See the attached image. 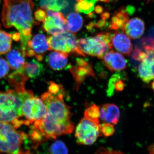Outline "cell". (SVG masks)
<instances>
[{
    "label": "cell",
    "instance_id": "obj_1",
    "mask_svg": "<svg viewBox=\"0 0 154 154\" xmlns=\"http://www.w3.org/2000/svg\"><path fill=\"white\" fill-rule=\"evenodd\" d=\"M33 0H4L2 22L6 28L15 27L21 36V49L24 56L27 43L31 38L33 25L39 23L33 17Z\"/></svg>",
    "mask_w": 154,
    "mask_h": 154
},
{
    "label": "cell",
    "instance_id": "obj_2",
    "mask_svg": "<svg viewBox=\"0 0 154 154\" xmlns=\"http://www.w3.org/2000/svg\"><path fill=\"white\" fill-rule=\"evenodd\" d=\"M33 96L31 91L14 89L0 92V122L12 123L14 125L23 116V103Z\"/></svg>",
    "mask_w": 154,
    "mask_h": 154
},
{
    "label": "cell",
    "instance_id": "obj_3",
    "mask_svg": "<svg viewBox=\"0 0 154 154\" xmlns=\"http://www.w3.org/2000/svg\"><path fill=\"white\" fill-rule=\"evenodd\" d=\"M41 99L47 108L46 116L62 123L72 122L71 120L72 114L70 107L65 103L62 93L53 94L49 92H46L42 95Z\"/></svg>",
    "mask_w": 154,
    "mask_h": 154
},
{
    "label": "cell",
    "instance_id": "obj_4",
    "mask_svg": "<svg viewBox=\"0 0 154 154\" xmlns=\"http://www.w3.org/2000/svg\"><path fill=\"white\" fill-rule=\"evenodd\" d=\"M28 135L16 129L14 125L0 122V153L19 154Z\"/></svg>",
    "mask_w": 154,
    "mask_h": 154
},
{
    "label": "cell",
    "instance_id": "obj_5",
    "mask_svg": "<svg viewBox=\"0 0 154 154\" xmlns=\"http://www.w3.org/2000/svg\"><path fill=\"white\" fill-rule=\"evenodd\" d=\"M111 33L102 32L94 37L82 38L78 40L80 49L84 54L103 59L105 54L112 48Z\"/></svg>",
    "mask_w": 154,
    "mask_h": 154
},
{
    "label": "cell",
    "instance_id": "obj_6",
    "mask_svg": "<svg viewBox=\"0 0 154 154\" xmlns=\"http://www.w3.org/2000/svg\"><path fill=\"white\" fill-rule=\"evenodd\" d=\"M100 122L94 121L84 116L75 129V137L79 144L91 145L102 136Z\"/></svg>",
    "mask_w": 154,
    "mask_h": 154
},
{
    "label": "cell",
    "instance_id": "obj_7",
    "mask_svg": "<svg viewBox=\"0 0 154 154\" xmlns=\"http://www.w3.org/2000/svg\"><path fill=\"white\" fill-rule=\"evenodd\" d=\"M22 112L28 124H32L43 118L47 112V108L42 99L33 95L23 103Z\"/></svg>",
    "mask_w": 154,
    "mask_h": 154
},
{
    "label": "cell",
    "instance_id": "obj_8",
    "mask_svg": "<svg viewBox=\"0 0 154 154\" xmlns=\"http://www.w3.org/2000/svg\"><path fill=\"white\" fill-rule=\"evenodd\" d=\"M46 14L43 24L45 31L53 35L66 31V19L62 14L52 10H47Z\"/></svg>",
    "mask_w": 154,
    "mask_h": 154
},
{
    "label": "cell",
    "instance_id": "obj_9",
    "mask_svg": "<svg viewBox=\"0 0 154 154\" xmlns=\"http://www.w3.org/2000/svg\"><path fill=\"white\" fill-rule=\"evenodd\" d=\"M48 50L49 51L48 38L42 33H38L28 41L25 55L28 57H35L37 60L41 61L43 54Z\"/></svg>",
    "mask_w": 154,
    "mask_h": 154
},
{
    "label": "cell",
    "instance_id": "obj_10",
    "mask_svg": "<svg viewBox=\"0 0 154 154\" xmlns=\"http://www.w3.org/2000/svg\"><path fill=\"white\" fill-rule=\"evenodd\" d=\"M110 42L112 47L126 56H129L132 52V43L123 31L116 30L111 33Z\"/></svg>",
    "mask_w": 154,
    "mask_h": 154
},
{
    "label": "cell",
    "instance_id": "obj_11",
    "mask_svg": "<svg viewBox=\"0 0 154 154\" xmlns=\"http://www.w3.org/2000/svg\"><path fill=\"white\" fill-rule=\"evenodd\" d=\"M105 65L111 72L120 71L126 68L127 61L121 54L110 50L103 58Z\"/></svg>",
    "mask_w": 154,
    "mask_h": 154
},
{
    "label": "cell",
    "instance_id": "obj_12",
    "mask_svg": "<svg viewBox=\"0 0 154 154\" xmlns=\"http://www.w3.org/2000/svg\"><path fill=\"white\" fill-rule=\"evenodd\" d=\"M146 53L147 57L141 62L138 73L140 79L144 82L148 83L154 80V52Z\"/></svg>",
    "mask_w": 154,
    "mask_h": 154
},
{
    "label": "cell",
    "instance_id": "obj_13",
    "mask_svg": "<svg viewBox=\"0 0 154 154\" xmlns=\"http://www.w3.org/2000/svg\"><path fill=\"white\" fill-rule=\"evenodd\" d=\"M145 30L143 20L135 17L128 20L123 30L127 35L132 39H137L141 37Z\"/></svg>",
    "mask_w": 154,
    "mask_h": 154
},
{
    "label": "cell",
    "instance_id": "obj_14",
    "mask_svg": "<svg viewBox=\"0 0 154 154\" xmlns=\"http://www.w3.org/2000/svg\"><path fill=\"white\" fill-rule=\"evenodd\" d=\"M120 110L117 105L107 103L102 106L100 110V118L102 120L112 125L119 121Z\"/></svg>",
    "mask_w": 154,
    "mask_h": 154
},
{
    "label": "cell",
    "instance_id": "obj_15",
    "mask_svg": "<svg viewBox=\"0 0 154 154\" xmlns=\"http://www.w3.org/2000/svg\"><path fill=\"white\" fill-rule=\"evenodd\" d=\"M127 8H122L117 10L111 18V22L108 25V28L116 31H123L125 25L129 19L130 13Z\"/></svg>",
    "mask_w": 154,
    "mask_h": 154
},
{
    "label": "cell",
    "instance_id": "obj_16",
    "mask_svg": "<svg viewBox=\"0 0 154 154\" xmlns=\"http://www.w3.org/2000/svg\"><path fill=\"white\" fill-rule=\"evenodd\" d=\"M48 41L49 51L54 50L68 54L72 53L68 42L63 32L49 36L48 38Z\"/></svg>",
    "mask_w": 154,
    "mask_h": 154
},
{
    "label": "cell",
    "instance_id": "obj_17",
    "mask_svg": "<svg viewBox=\"0 0 154 154\" xmlns=\"http://www.w3.org/2000/svg\"><path fill=\"white\" fill-rule=\"evenodd\" d=\"M68 56V54L55 51L49 54L46 60L50 67L52 69L61 70L67 65Z\"/></svg>",
    "mask_w": 154,
    "mask_h": 154
},
{
    "label": "cell",
    "instance_id": "obj_18",
    "mask_svg": "<svg viewBox=\"0 0 154 154\" xmlns=\"http://www.w3.org/2000/svg\"><path fill=\"white\" fill-rule=\"evenodd\" d=\"M77 63L79 67H74L72 69L71 71L79 85L87 76L89 75L94 76V75L92 68L85 60L81 58L77 59Z\"/></svg>",
    "mask_w": 154,
    "mask_h": 154
},
{
    "label": "cell",
    "instance_id": "obj_19",
    "mask_svg": "<svg viewBox=\"0 0 154 154\" xmlns=\"http://www.w3.org/2000/svg\"><path fill=\"white\" fill-rule=\"evenodd\" d=\"M24 57L22 50L13 49L8 53L6 57L10 67L13 69L18 70L26 63Z\"/></svg>",
    "mask_w": 154,
    "mask_h": 154
},
{
    "label": "cell",
    "instance_id": "obj_20",
    "mask_svg": "<svg viewBox=\"0 0 154 154\" xmlns=\"http://www.w3.org/2000/svg\"><path fill=\"white\" fill-rule=\"evenodd\" d=\"M119 72L116 73L113 75L109 80L107 91L108 96H112L115 91L121 92L124 89L125 85L123 79H125L124 76L125 75H123V73L122 74L121 72Z\"/></svg>",
    "mask_w": 154,
    "mask_h": 154
},
{
    "label": "cell",
    "instance_id": "obj_21",
    "mask_svg": "<svg viewBox=\"0 0 154 154\" xmlns=\"http://www.w3.org/2000/svg\"><path fill=\"white\" fill-rule=\"evenodd\" d=\"M66 29L69 32L75 33L79 31L82 27L84 20L79 14L72 12L67 15Z\"/></svg>",
    "mask_w": 154,
    "mask_h": 154
},
{
    "label": "cell",
    "instance_id": "obj_22",
    "mask_svg": "<svg viewBox=\"0 0 154 154\" xmlns=\"http://www.w3.org/2000/svg\"><path fill=\"white\" fill-rule=\"evenodd\" d=\"M23 69L28 78L35 79L41 73L43 66L38 61L33 60L29 62L26 63L23 66Z\"/></svg>",
    "mask_w": 154,
    "mask_h": 154
},
{
    "label": "cell",
    "instance_id": "obj_23",
    "mask_svg": "<svg viewBox=\"0 0 154 154\" xmlns=\"http://www.w3.org/2000/svg\"><path fill=\"white\" fill-rule=\"evenodd\" d=\"M75 10L77 13L88 14L94 11L95 3L98 0H76Z\"/></svg>",
    "mask_w": 154,
    "mask_h": 154
},
{
    "label": "cell",
    "instance_id": "obj_24",
    "mask_svg": "<svg viewBox=\"0 0 154 154\" xmlns=\"http://www.w3.org/2000/svg\"><path fill=\"white\" fill-rule=\"evenodd\" d=\"M12 35L0 30V55L8 52L12 45Z\"/></svg>",
    "mask_w": 154,
    "mask_h": 154
},
{
    "label": "cell",
    "instance_id": "obj_25",
    "mask_svg": "<svg viewBox=\"0 0 154 154\" xmlns=\"http://www.w3.org/2000/svg\"><path fill=\"white\" fill-rule=\"evenodd\" d=\"M50 154H68V150L63 142L60 140L56 141L49 147Z\"/></svg>",
    "mask_w": 154,
    "mask_h": 154
},
{
    "label": "cell",
    "instance_id": "obj_26",
    "mask_svg": "<svg viewBox=\"0 0 154 154\" xmlns=\"http://www.w3.org/2000/svg\"><path fill=\"white\" fill-rule=\"evenodd\" d=\"M84 116L91 120L100 122V110L99 107L95 104L89 106L85 111Z\"/></svg>",
    "mask_w": 154,
    "mask_h": 154
},
{
    "label": "cell",
    "instance_id": "obj_27",
    "mask_svg": "<svg viewBox=\"0 0 154 154\" xmlns=\"http://www.w3.org/2000/svg\"><path fill=\"white\" fill-rule=\"evenodd\" d=\"M140 43L146 52H154V38L144 37L141 40Z\"/></svg>",
    "mask_w": 154,
    "mask_h": 154
},
{
    "label": "cell",
    "instance_id": "obj_28",
    "mask_svg": "<svg viewBox=\"0 0 154 154\" xmlns=\"http://www.w3.org/2000/svg\"><path fill=\"white\" fill-rule=\"evenodd\" d=\"M57 0H40V6L42 8L46 10L58 11Z\"/></svg>",
    "mask_w": 154,
    "mask_h": 154
},
{
    "label": "cell",
    "instance_id": "obj_29",
    "mask_svg": "<svg viewBox=\"0 0 154 154\" xmlns=\"http://www.w3.org/2000/svg\"><path fill=\"white\" fill-rule=\"evenodd\" d=\"M147 55L146 53L143 51L142 50L138 48L137 45H135L132 53L131 57L135 60L141 62L147 57Z\"/></svg>",
    "mask_w": 154,
    "mask_h": 154
},
{
    "label": "cell",
    "instance_id": "obj_30",
    "mask_svg": "<svg viewBox=\"0 0 154 154\" xmlns=\"http://www.w3.org/2000/svg\"><path fill=\"white\" fill-rule=\"evenodd\" d=\"M101 131L102 134L107 137L112 135L115 131L113 125L108 123L101 125Z\"/></svg>",
    "mask_w": 154,
    "mask_h": 154
},
{
    "label": "cell",
    "instance_id": "obj_31",
    "mask_svg": "<svg viewBox=\"0 0 154 154\" xmlns=\"http://www.w3.org/2000/svg\"><path fill=\"white\" fill-rule=\"evenodd\" d=\"M10 70V66L8 62L0 58V79L4 78L8 74Z\"/></svg>",
    "mask_w": 154,
    "mask_h": 154
},
{
    "label": "cell",
    "instance_id": "obj_32",
    "mask_svg": "<svg viewBox=\"0 0 154 154\" xmlns=\"http://www.w3.org/2000/svg\"><path fill=\"white\" fill-rule=\"evenodd\" d=\"M47 16L46 12L44 9H38L34 13V17L36 21L38 22H43L44 21Z\"/></svg>",
    "mask_w": 154,
    "mask_h": 154
},
{
    "label": "cell",
    "instance_id": "obj_33",
    "mask_svg": "<svg viewBox=\"0 0 154 154\" xmlns=\"http://www.w3.org/2000/svg\"><path fill=\"white\" fill-rule=\"evenodd\" d=\"M95 154H124L121 152L113 150L111 149L105 148H100Z\"/></svg>",
    "mask_w": 154,
    "mask_h": 154
},
{
    "label": "cell",
    "instance_id": "obj_34",
    "mask_svg": "<svg viewBox=\"0 0 154 154\" xmlns=\"http://www.w3.org/2000/svg\"><path fill=\"white\" fill-rule=\"evenodd\" d=\"M62 89L61 86L52 82L50 85L48 92L53 94H57L62 91Z\"/></svg>",
    "mask_w": 154,
    "mask_h": 154
},
{
    "label": "cell",
    "instance_id": "obj_35",
    "mask_svg": "<svg viewBox=\"0 0 154 154\" xmlns=\"http://www.w3.org/2000/svg\"><path fill=\"white\" fill-rule=\"evenodd\" d=\"M106 24V21L105 19H102L99 20L97 23H95V27L97 28H102Z\"/></svg>",
    "mask_w": 154,
    "mask_h": 154
},
{
    "label": "cell",
    "instance_id": "obj_36",
    "mask_svg": "<svg viewBox=\"0 0 154 154\" xmlns=\"http://www.w3.org/2000/svg\"><path fill=\"white\" fill-rule=\"evenodd\" d=\"M94 10H95V12H96V14H102L103 11V8L100 5L96 6L95 8H94Z\"/></svg>",
    "mask_w": 154,
    "mask_h": 154
},
{
    "label": "cell",
    "instance_id": "obj_37",
    "mask_svg": "<svg viewBox=\"0 0 154 154\" xmlns=\"http://www.w3.org/2000/svg\"><path fill=\"white\" fill-rule=\"evenodd\" d=\"M12 38L15 41H19L21 39V36L20 33H14L12 36Z\"/></svg>",
    "mask_w": 154,
    "mask_h": 154
},
{
    "label": "cell",
    "instance_id": "obj_38",
    "mask_svg": "<svg viewBox=\"0 0 154 154\" xmlns=\"http://www.w3.org/2000/svg\"><path fill=\"white\" fill-rule=\"evenodd\" d=\"M95 23L94 22H91L89 23L88 25L86 26L87 29H88L89 31H91L93 30L94 27H95Z\"/></svg>",
    "mask_w": 154,
    "mask_h": 154
},
{
    "label": "cell",
    "instance_id": "obj_39",
    "mask_svg": "<svg viewBox=\"0 0 154 154\" xmlns=\"http://www.w3.org/2000/svg\"><path fill=\"white\" fill-rule=\"evenodd\" d=\"M110 14H109V13H108V12H104V13H103L101 16L102 19H105V20L109 19V18H110Z\"/></svg>",
    "mask_w": 154,
    "mask_h": 154
},
{
    "label": "cell",
    "instance_id": "obj_40",
    "mask_svg": "<svg viewBox=\"0 0 154 154\" xmlns=\"http://www.w3.org/2000/svg\"><path fill=\"white\" fill-rule=\"evenodd\" d=\"M148 150L150 154H154V144L149 146Z\"/></svg>",
    "mask_w": 154,
    "mask_h": 154
},
{
    "label": "cell",
    "instance_id": "obj_41",
    "mask_svg": "<svg viewBox=\"0 0 154 154\" xmlns=\"http://www.w3.org/2000/svg\"><path fill=\"white\" fill-rule=\"evenodd\" d=\"M94 17H95V14L94 13H92V12L89 13L87 16V18H89V19H92Z\"/></svg>",
    "mask_w": 154,
    "mask_h": 154
},
{
    "label": "cell",
    "instance_id": "obj_42",
    "mask_svg": "<svg viewBox=\"0 0 154 154\" xmlns=\"http://www.w3.org/2000/svg\"><path fill=\"white\" fill-rule=\"evenodd\" d=\"M98 1H100V2H103L105 3L110 2V0H98Z\"/></svg>",
    "mask_w": 154,
    "mask_h": 154
},
{
    "label": "cell",
    "instance_id": "obj_43",
    "mask_svg": "<svg viewBox=\"0 0 154 154\" xmlns=\"http://www.w3.org/2000/svg\"><path fill=\"white\" fill-rule=\"evenodd\" d=\"M152 89L154 90V82L152 83Z\"/></svg>",
    "mask_w": 154,
    "mask_h": 154
},
{
    "label": "cell",
    "instance_id": "obj_44",
    "mask_svg": "<svg viewBox=\"0 0 154 154\" xmlns=\"http://www.w3.org/2000/svg\"><path fill=\"white\" fill-rule=\"evenodd\" d=\"M147 3H149V2H150V1H151L152 0H147Z\"/></svg>",
    "mask_w": 154,
    "mask_h": 154
}]
</instances>
